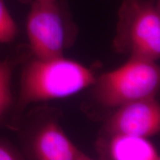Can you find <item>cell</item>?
Wrapping results in <instances>:
<instances>
[{
    "instance_id": "1",
    "label": "cell",
    "mask_w": 160,
    "mask_h": 160,
    "mask_svg": "<svg viewBox=\"0 0 160 160\" xmlns=\"http://www.w3.org/2000/svg\"><path fill=\"white\" fill-rule=\"evenodd\" d=\"M92 70L64 57L36 58L24 69L21 79V106L37 102L64 99L94 85Z\"/></svg>"
},
{
    "instance_id": "2",
    "label": "cell",
    "mask_w": 160,
    "mask_h": 160,
    "mask_svg": "<svg viewBox=\"0 0 160 160\" xmlns=\"http://www.w3.org/2000/svg\"><path fill=\"white\" fill-rule=\"evenodd\" d=\"M113 47L130 58L157 62L160 57L159 0H123Z\"/></svg>"
},
{
    "instance_id": "3",
    "label": "cell",
    "mask_w": 160,
    "mask_h": 160,
    "mask_svg": "<svg viewBox=\"0 0 160 160\" xmlns=\"http://www.w3.org/2000/svg\"><path fill=\"white\" fill-rule=\"evenodd\" d=\"M93 85L98 102L117 108L131 102L157 97L160 69L157 62L129 58L123 65L100 76Z\"/></svg>"
},
{
    "instance_id": "4",
    "label": "cell",
    "mask_w": 160,
    "mask_h": 160,
    "mask_svg": "<svg viewBox=\"0 0 160 160\" xmlns=\"http://www.w3.org/2000/svg\"><path fill=\"white\" fill-rule=\"evenodd\" d=\"M75 25L64 0H34L27 18L26 31L31 51L38 59L64 57Z\"/></svg>"
},
{
    "instance_id": "5",
    "label": "cell",
    "mask_w": 160,
    "mask_h": 160,
    "mask_svg": "<svg viewBox=\"0 0 160 160\" xmlns=\"http://www.w3.org/2000/svg\"><path fill=\"white\" fill-rule=\"evenodd\" d=\"M117 109L106 122V134L148 138L159 133L160 105L156 97L131 102Z\"/></svg>"
},
{
    "instance_id": "6",
    "label": "cell",
    "mask_w": 160,
    "mask_h": 160,
    "mask_svg": "<svg viewBox=\"0 0 160 160\" xmlns=\"http://www.w3.org/2000/svg\"><path fill=\"white\" fill-rule=\"evenodd\" d=\"M31 153L39 160H91L66 135L57 122L48 121L32 137Z\"/></svg>"
},
{
    "instance_id": "7",
    "label": "cell",
    "mask_w": 160,
    "mask_h": 160,
    "mask_svg": "<svg viewBox=\"0 0 160 160\" xmlns=\"http://www.w3.org/2000/svg\"><path fill=\"white\" fill-rule=\"evenodd\" d=\"M99 157L111 160H159L155 145L148 138L128 134H107L97 141Z\"/></svg>"
},
{
    "instance_id": "8",
    "label": "cell",
    "mask_w": 160,
    "mask_h": 160,
    "mask_svg": "<svg viewBox=\"0 0 160 160\" xmlns=\"http://www.w3.org/2000/svg\"><path fill=\"white\" fill-rule=\"evenodd\" d=\"M12 66L7 60H0V119L12 102L11 89Z\"/></svg>"
},
{
    "instance_id": "9",
    "label": "cell",
    "mask_w": 160,
    "mask_h": 160,
    "mask_svg": "<svg viewBox=\"0 0 160 160\" xmlns=\"http://www.w3.org/2000/svg\"><path fill=\"white\" fill-rule=\"evenodd\" d=\"M17 25L6 7L4 0H0V43H8L17 35Z\"/></svg>"
},
{
    "instance_id": "10",
    "label": "cell",
    "mask_w": 160,
    "mask_h": 160,
    "mask_svg": "<svg viewBox=\"0 0 160 160\" xmlns=\"http://www.w3.org/2000/svg\"><path fill=\"white\" fill-rule=\"evenodd\" d=\"M22 156L17 150L7 143L0 142V160L22 159Z\"/></svg>"
},
{
    "instance_id": "11",
    "label": "cell",
    "mask_w": 160,
    "mask_h": 160,
    "mask_svg": "<svg viewBox=\"0 0 160 160\" xmlns=\"http://www.w3.org/2000/svg\"><path fill=\"white\" fill-rule=\"evenodd\" d=\"M39 1H41V2H51V1H53V0H39Z\"/></svg>"
},
{
    "instance_id": "12",
    "label": "cell",
    "mask_w": 160,
    "mask_h": 160,
    "mask_svg": "<svg viewBox=\"0 0 160 160\" xmlns=\"http://www.w3.org/2000/svg\"><path fill=\"white\" fill-rule=\"evenodd\" d=\"M21 1H23V2H26V1H30V0H21Z\"/></svg>"
}]
</instances>
